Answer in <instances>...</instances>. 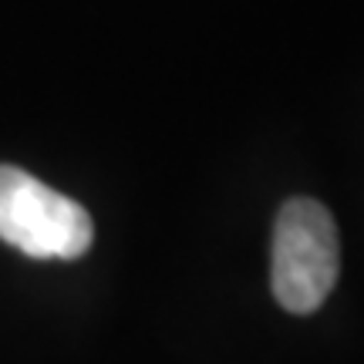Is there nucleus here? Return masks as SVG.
I'll use <instances>...</instances> for the list:
<instances>
[{"label": "nucleus", "instance_id": "obj_2", "mask_svg": "<svg viewBox=\"0 0 364 364\" xmlns=\"http://www.w3.org/2000/svg\"><path fill=\"white\" fill-rule=\"evenodd\" d=\"M0 240L34 260H78L95 240L88 209L0 162Z\"/></svg>", "mask_w": 364, "mask_h": 364}, {"label": "nucleus", "instance_id": "obj_1", "mask_svg": "<svg viewBox=\"0 0 364 364\" xmlns=\"http://www.w3.org/2000/svg\"><path fill=\"white\" fill-rule=\"evenodd\" d=\"M341 273V240L324 203L297 196L287 199L273 226L270 287L277 304L290 314L324 307Z\"/></svg>", "mask_w": 364, "mask_h": 364}]
</instances>
